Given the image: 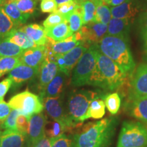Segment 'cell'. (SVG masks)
Listing matches in <instances>:
<instances>
[{"instance_id":"obj_1","label":"cell","mask_w":147,"mask_h":147,"mask_svg":"<svg viewBox=\"0 0 147 147\" xmlns=\"http://www.w3.org/2000/svg\"><path fill=\"white\" fill-rule=\"evenodd\" d=\"M118 119L108 117L89 122L72 136L75 147H109Z\"/></svg>"},{"instance_id":"obj_2","label":"cell","mask_w":147,"mask_h":147,"mask_svg":"<svg viewBox=\"0 0 147 147\" xmlns=\"http://www.w3.org/2000/svg\"><path fill=\"white\" fill-rule=\"evenodd\" d=\"M127 77V75L117 63L98 51L96 65L88 85L100 87L107 91H115L123 85Z\"/></svg>"},{"instance_id":"obj_3","label":"cell","mask_w":147,"mask_h":147,"mask_svg":"<svg viewBox=\"0 0 147 147\" xmlns=\"http://www.w3.org/2000/svg\"><path fill=\"white\" fill-rule=\"evenodd\" d=\"M94 45L101 53L117 63L127 76L133 74L136 63L127 40L106 34Z\"/></svg>"},{"instance_id":"obj_4","label":"cell","mask_w":147,"mask_h":147,"mask_svg":"<svg viewBox=\"0 0 147 147\" xmlns=\"http://www.w3.org/2000/svg\"><path fill=\"white\" fill-rule=\"evenodd\" d=\"M105 95L100 91L85 89L71 92L67 99L66 107L67 117L71 122L76 126L83 122L84 116L92 101L97 97L104 99Z\"/></svg>"},{"instance_id":"obj_5","label":"cell","mask_w":147,"mask_h":147,"mask_svg":"<svg viewBox=\"0 0 147 147\" xmlns=\"http://www.w3.org/2000/svg\"><path fill=\"white\" fill-rule=\"evenodd\" d=\"M117 147H147L146 127L137 121H124Z\"/></svg>"},{"instance_id":"obj_6","label":"cell","mask_w":147,"mask_h":147,"mask_svg":"<svg viewBox=\"0 0 147 147\" xmlns=\"http://www.w3.org/2000/svg\"><path fill=\"white\" fill-rule=\"evenodd\" d=\"M97 52L96 47L93 45L88 48L82 55L75 66L71 76V83L74 87H82L89 83L96 65Z\"/></svg>"},{"instance_id":"obj_7","label":"cell","mask_w":147,"mask_h":147,"mask_svg":"<svg viewBox=\"0 0 147 147\" xmlns=\"http://www.w3.org/2000/svg\"><path fill=\"white\" fill-rule=\"evenodd\" d=\"M8 105L12 109L18 110L29 119L35 114L43 111L44 106L40 96L25 90L12 97L8 101Z\"/></svg>"},{"instance_id":"obj_8","label":"cell","mask_w":147,"mask_h":147,"mask_svg":"<svg viewBox=\"0 0 147 147\" xmlns=\"http://www.w3.org/2000/svg\"><path fill=\"white\" fill-rule=\"evenodd\" d=\"M44 110L52 120L63 123L69 129L76 127L67 117L66 108L63 105V95L55 97H45L42 100Z\"/></svg>"},{"instance_id":"obj_9","label":"cell","mask_w":147,"mask_h":147,"mask_svg":"<svg viewBox=\"0 0 147 147\" xmlns=\"http://www.w3.org/2000/svg\"><path fill=\"white\" fill-rule=\"evenodd\" d=\"M87 49L88 47L81 45L75 47L72 50L64 55L55 57L51 55L49 56L56 61L59 71L65 74L67 76H69L71 71L73 70L82 55L87 51Z\"/></svg>"},{"instance_id":"obj_10","label":"cell","mask_w":147,"mask_h":147,"mask_svg":"<svg viewBox=\"0 0 147 147\" xmlns=\"http://www.w3.org/2000/svg\"><path fill=\"white\" fill-rule=\"evenodd\" d=\"M108 25L96 22L84 25L79 33L81 36L82 45L89 48L91 45L98 43L107 34Z\"/></svg>"},{"instance_id":"obj_11","label":"cell","mask_w":147,"mask_h":147,"mask_svg":"<svg viewBox=\"0 0 147 147\" xmlns=\"http://www.w3.org/2000/svg\"><path fill=\"white\" fill-rule=\"evenodd\" d=\"M81 45V36L78 32L73 34L67 39L59 42H55L47 38L46 47L47 49V54L55 57L65 54L75 47Z\"/></svg>"},{"instance_id":"obj_12","label":"cell","mask_w":147,"mask_h":147,"mask_svg":"<svg viewBox=\"0 0 147 147\" xmlns=\"http://www.w3.org/2000/svg\"><path fill=\"white\" fill-rule=\"evenodd\" d=\"M124 109L128 115L147 126V97L129 95L127 100L124 103Z\"/></svg>"},{"instance_id":"obj_13","label":"cell","mask_w":147,"mask_h":147,"mask_svg":"<svg viewBox=\"0 0 147 147\" xmlns=\"http://www.w3.org/2000/svg\"><path fill=\"white\" fill-rule=\"evenodd\" d=\"M59 71L56 61L51 59L49 55H47L43 63L38 69V87L41 93L50 82L55 78L57 74Z\"/></svg>"},{"instance_id":"obj_14","label":"cell","mask_w":147,"mask_h":147,"mask_svg":"<svg viewBox=\"0 0 147 147\" xmlns=\"http://www.w3.org/2000/svg\"><path fill=\"white\" fill-rule=\"evenodd\" d=\"M47 122V118L42 113L35 114L29 118L27 136L32 147L46 135L45 127Z\"/></svg>"},{"instance_id":"obj_15","label":"cell","mask_w":147,"mask_h":147,"mask_svg":"<svg viewBox=\"0 0 147 147\" xmlns=\"http://www.w3.org/2000/svg\"><path fill=\"white\" fill-rule=\"evenodd\" d=\"M0 147H32L28 136L18 130L0 131Z\"/></svg>"},{"instance_id":"obj_16","label":"cell","mask_w":147,"mask_h":147,"mask_svg":"<svg viewBox=\"0 0 147 147\" xmlns=\"http://www.w3.org/2000/svg\"><path fill=\"white\" fill-rule=\"evenodd\" d=\"M47 55V49L45 46H37L34 48L24 51L19 57L21 64L35 68H39Z\"/></svg>"},{"instance_id":"obj_17","label":"cell","mask_w":147,"mask_h":147,"mask_svg":"<svg viewBox=\"0 0 147 147\" xmlns=\"http://www.w3.org/2000/svg\"><path fill=\"white\" fill-rule=\"evenodd\" d=\"M129 95L147 97V64H140L137 67L131 83Z\"/></svg>"},{"instance_id":"obj_18","label":"cell","mask_w":147,"mask_h":147,"mask_svg":"<svg viewBox=\"0 0 147 147\" xmlns=\"http://www.w3.org/2000/svg\"><path fill=\"white\" fill-rule=\"evenodd\" d=\"M38 69L19 64L9 73L8 78L12 80L14 86H18L35 78L38 76Z\"/></svg>"},{"instance_id":"obj_19","label":"cell","mask_w":147,"mask_h":147,"mask_svg":"<svg viewBox=\"0 0 147 147\" xmlns=\"http://www.w3.org/2000/svg\"><path fill=\"white\" fill-rule=\"evenodd\" d=\"M140 5L137 0H126L117 6L111 7V14L113 18H127L131 20L138 13Z\"/></svg>"},{"instance_id":"obj_20","label":"cell","mask_w":147,"mask_h":147,"mask_svg":"<svg viewBox=\"0 0 147 147\" xmlns=\"http://www.w3.org/2000/svg\"><path fill=\"white\" fill-rule=\"evenodd\" d=\"M131 20L127 18H112L108 24L107 35L129 40L130 25Z\"/></svg>"},{"instance_id":"obj_21","label":"cell","mask_w":147,"mask_h":147,"mask_svg":"<svg viewBox=\"0 0 147 147\" xmlns=\"http://www.w3.org/2000/svg\"><path fill=\"white\" fill-rule=\"evenodd\" d=\"M65 76H67L65 74L59 71L45 89L40 93L39 96L41 100L45 97H55L63 95L65 84Z\"/></svg>"},{"instance_id":"obj_22","label":"cell","mask_w":147,"mask_h":147,"mask_svg":"<svg viewBox=\"0 0 147 147\" xmlns=\"http://www.w3.org/2000/svg\"><path fill=\"white\" fill-rule=\"evenodd\" d=\"M0 4L7 15L13 21L16 27L25 24L30 17L29 14L23 13L18 10L17 6L12 0H4Z\"/></svg>"},{"instance_id":"obj_23","label":"cell","mask_w":147,"mask_h":147,"mask_svg":"<svg viewBox=\"0 0 147 147\" xmlns=\"http://www.w3.org/2000/svg\"><path fill=\"white\" fill-rule=\"evenodd\" d=\"M7 41L13 43L24 50L32 49L37 47V45L31 40V38L19 29H12L9 34L5 37Z\"/></svg>"},{"instance_id":"obj_24","label":"cell","mask_w":147,"mask_h":147,"mask_svg":"<svg viewBox=\"0 0 147 147\" xmlns=\"http://www.w3.org/2000/svg\"><path fill=\"white\" fill-rule=\"evenodd\" d=\"M20 30L25 33L37 46H45L47 43V37L45 29L38 24H29L21 28Z\"/></svg>"},{"instance_id":"obj_25","label":"cell","mask_w":147,"mask_h":147,"mask_svg":"<svg viewBox=\"0 0 147 147\" xmlns=\"http://www.w3.org/2000/svg\"><path fill=\"white\" fill-rule=\"evenodd\" d=\"M47 38L55 42H59L67 39L72 35L67 21H65L53 27L45 28Z\"/></svg>"},{"instance_id":"obj_26","label":"cell","mask_w":147,"mask_h":147,"mask_svg":"<svg viewBox=\"0 0 147 147\" xmlns=\"http://www.w3.org/2000/svg\"><path fill=\"white\" fill-rule=\"evenodd\" d=\"M100 0H80L78 1L83 25L93 22L96 14L97 5Z\"/></svg>"},{"instance_id":"obj_27","label":"cell","mask_w":147,"mask_h":147,"mask_svg":"<svg viewBox=\"0 0 147 147\" xmlns=\"http://www.w3.org/2000/svg\"><path fill=\"white\" fill-rule=\"evenodd\" d=\"M106 113V106L104 99L97 97L92 101L84 117V121L89 119H101Z\"/></svg>"},{"instance_id":"obj_28","label":"cell","mask_w":147,"mask_h":147,"mask_svg":"<svg viewBox=\"0 0 147 147\" xmlns=\"http://www.w3.org/2000/svg\"><path fill=\"white\" fill-rule=\"evenodd\" d=\"M21 49L13 43L0 38V57H20L24 52Z\"/></svg>"},{"instance_id":"obj_29","label":"cell","mask_w":147,"mask_h":147,"mask_svg":"<svg viewBox=\"0 0 147 147\" xmlns=\"http://www.w3.org/2000/svg\"><path fill=\"white\" fill-rule=\"evenodd\" d=\"M68 129L63 123L53 120L47 122L45 127V134L49 138H55L61 136Z\"/></svg>"},{"instance_id":"obj_30","label":"cell","mask_w":147,"mask_h":147,"mask_svg":"<svg viewBox=\"0 0 147 147\" xmlns=\"http://www.w3.org/2000/svg\"><path fill=\"white\" fill-rule=\"evenodd\" d=\"M105 106L108 112L112 115H117L120 109L121 104V98L117 92L106 94L104 97Z\"/></svg>"},{"instance_id":"obj_31","label":"cell","mask_w":147,"mask_h":147,"mask_svg":"<svg viewBox=\"0 0 147 147\" xmlns=\"http://www.w3.org/2000/svg\"><path fill=\"white\" fill-rule=\"evenodd\" d=\"M112 18L113 16H112L111 10L109 6L106 5L100 0L97 5L96 14H95V20L93 22L108 25Z\"/></svg>"},{"instance_id":"obj_32","label":"cell","mask_w":147,"mask_h":147,"mask_svg":"<svg viewBox=\"0 0 147 147\" xmlns=\"http://www.w3.org/2000/svg\"><path fill=\"white\" fill-rule=\"evenodd\" d=\"M15 27L13 21L7 15L0 4V38H5Z\"/></svg>"},{"instance_id":"obj_33","label":"cell","mask_w":147,"mask_h":147,"mask_svg":"<svg viewBox=\"0 0 147 147\" xmlns=\"http://www.w3.org/2000/svg\"><path fill=\"white\" fill-rule=\"evenodd\" d=\"M21 64L19 57H0V78L10 73L14 67Z\"/></svg>"},{"instance_id":"obj_34","label":"cell","mask_w":147,"mask_h":147,"mask_svg":"<svg viewBox=\"0 0 147 147\" xmlns=\"http://www.w3.org/2000/svg\"><path fill=\"white\" fill-rule=\"evenodd\" d=\"M67 23L69 24V29L72 34L78 32L82 28V27L83 26L81 11H80L79 6L76 9V10L70 14L67 18Z\"/></svg>"},{"instance_id":"obj_35","label":"cell","mask_w":147,"mask_h":147,"mask_svg":"<svg viewBox=\"0 0 147 147\" xmlns=\"http://www.w3.org/2000/svg\"><path fill=\"white\" fill-rule=\"evenodd\" d=\"M139 34L144 50H147V10L140 14L138 18Z\"/></svg>"},{"instance_id":"obj_36","label":"cell","mask_w":147,"mask_h":147,"mask_svg":"<svg viewBox=\"0 0 147 147\" xmlns=\"http://www.w3.org/2000/svg\"><path fill=\"white\" fill-rule=\"evenodd\" d=\"M21 12L31 15L34 12L37 0H12Z\"/></svg>"},{"instance_id":"obj_37","label":"cell","mask_w":147,"mask_h":147,"mask_svg":"<svg viewBox=\"0 0 147 147\" xmlns=\"http://www.w3.org/2000/svg\"><path fill=\"white\" fill-rule=\"evenodd\" d=\"M78 1H69L59 5L57 11H58L59 13L61 14L63 16H65V18L67 21V18L69 17V16L72 14L74 12H75L76 9L78 8Z\"/></svg>"},{"instance_id":"obj_38","label":"cell","mask_w":147,"mask_h":147,"mask_svg":"<svg viewBox=\"0 0 147 147\" xmlns=\"http://www.w3.org/2000/svg\"><path fill=\"white\" fill-rule=\"evenodd\" d=\"M51 147H75L73 136L63 134L59 137L51 138Z\"/></svg>"},{"instance_id":"obj_39","label":"cell","mask_w":147,"mask_h":147,"mask_svg":"<svg viewBox=\"0 0 147 147\" xmlns=\"http://www.w3.org/2000/svg\"><path fill=\"white\" fill-rule=\"evenodd\" d=\"M65 21H67V19L61 14L59 13L58 11H55L51 13L46 20L44 21L43 26L45 28L53 27L55 25H59V24L63 23Z\"/></svg>"},{"instance_id":"obj_40","label":"cell","mask_w":147,"mask_h":147,"mask_svg":"<svg viewBox=\"0 0 147 147\" xmlns=\"http://www.w3.org/2000/svg\"><path fill=\"white\" fill-rule=\"evenodd\" d=\"M19 115H21V114L18 110L12 109L8 117L1 125V127L4 129L17 130V129H16V119Z\"/></svg>"},{"instance_id":"obj_41","label":"cell","mask_w":147,"mask_h":147,"mask_svg":"<svg viewBox=\"0 0 147 147\" xmlns=\"http://www.w3.org/2000/svg\"><path fill=\"white\" fill-rule=\"evenodd\" d=\"M29 119L23 115H19L16 119V129L21 133L27 135L29 131Z\"/></svg>"},{"instance_id":"obj_42","label":"cell","mask_w":147,"mask_h":147,"mask_svg":"<svg viewBox=\"0 0 147 147\" xmlns=\"http://www.w3.org/2000/svg\"><path fill=\"white\" fill-rule=\"evenodd\" d=\"M40 9L44 13H52L57 9L55 0H40Z\"/></svg>"},{"instance_id":"obj_43","label":"cell","mask_w":147,"mask_h":147,"mask_svg":"<svg viewBox=\"0 0 147 147\" xmlns=\"http://www.w3.org/2000/svg\"><path fill=\"white\" fill-rule=\"evenodd\" d=\"M11 108L7 102L2 100L0 102V124L5 120L11 112Z\"/></svg>"},{"instance_id":"obj_44","label":"cell","mask_w":147,"mask_h":147,"mask_svg":"<svg viewBox=\"0 0 147 147\" xmlns=\"http://www.w3.org/2000/svg\"><path fill=\"white\" fill-rule=\"evenodd\" d=\"M12 84V80L8 77L5 78L1 82H0V102L3 100L5 95L8 93V90L10 89Z\"/></svg>"},{"instance_id":"obj_45","label":"cell","mask_w":147,"mask_h":147,"mask_svg":"<svg viewBox=\"0 0 147 147\" xmlns=\"http://www.w3.org/2000/svg\"><path fill=\"white\" fill-rule=\"evenodd\" d=\"M33 147H51V139L45 135Z\"/></svg>"},{"instance_id":"obj_46","label":"cell","mask_w":147,"mask_h":147,"mask_svg":"<svg viewBox=\"0 0 147 147\" xmlns=\"http://www.w3.org/2000/svg\"><path fill=\"white\" fill-rule=\"evenodd\" d=\"M126 0H103L102 1L106 5L111 7H115L121 5V3H123Z\"/></svg>"},{"instance_id":"obj_47","label":"cell","mask_w":147,"mask_h":147,"mask_svg":"<svg viewBox=\"0 0 147 147\" xmlns=\"http://www.w3.org/2000/svg\"><path fill=\"white\" fill-rule=\"evenodd\" d=\"M79 1L80 0H55V1H56V3H57V5H61V4H62V3H64L65 2H67V1Z\"/></svg>"},{"instance_id":"obj_48","label":"cell","mask_w":147,"mask_h":147,"mask_svg":"<svg viewBox=\"0 0 147 147\" xmlns=\"http://www.w3.org/2000/svg\"><path fill=\"white\" fill-rule=\"evenodd\" d=\"M146 60L147 61V50L146 51Z\"/></svg>"},{"instance_id":"obj_49","label":"cell","mask_w":147,"mask_h":147,"mask_svg":"<svg viewBox=\"0 0 147 147\" xmlns=\"http://www.w3.org/2000/svg\"><path fill=\"white\" fill-rule=\"evenodd\" d=\"M3 1H4V0H0V3H2Z\"/></svg>"},{"instance_id":"obj_50","label":"cell","mask_w":147,"mask_h":147,"mask_svg":"<svg viewBox=\"0 0 147 147\" xmlns=\"http://www.w3.org/2000/svg\"><path fill=\"white\" fill-rule=\"evenodd\" d=\"M101 1H103V0H101Z\"/></svg>"}]
</instances>
